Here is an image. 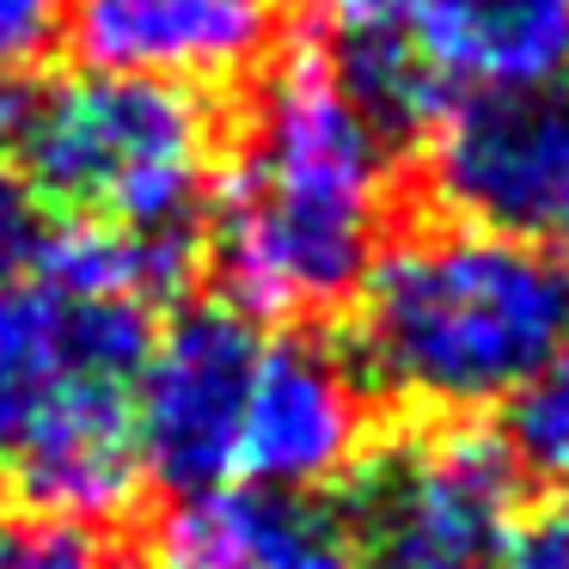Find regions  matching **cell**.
Instances as JSON below:
<instances>
[{
    "mask_svg": "<svg viewBox=\"0 0 569 569\" xmlns=\"http://www.w3.org/2000/svg\"><path fill=\"white\" fill-rule=\"evenodd\" d=\"M258 343L263 337L251 331V319L221 300L178 307L166 331H153L136 373V447L148 483H160L166 496L233 483Z\"/></svg>",
    "mask_w": 569,
    "mask_h": 569,
    "instance_id": "cell-5",
    "label": "cell"
},
{
    "mask_svg": "<svg viewBox=\"0 0 569 569\" xmlns=\"http://www.w3.org/2000/svg\"><path fill=\"white\" fill-rule=\"evenodd\" d=\"M0 569H123L111 527L50 508H0Z\"/></svg>",
    "mask_w": 569,
    "mask_h": 569,
    "instance_id": "cell-14",
    "label": "cell"
},
{
    "mask_svg": "<svg viewBox=\"0 0 569 569\" xmlns=\"http://www.w3.org/2000/svg\"><path fill=\"white\" fill-rule=\"evenodd\" d=\"M295 31V0H68L62 43L92 74L214 92L258 80Z\"/></svg>",
    "mask_w": 569,
    "mask_h": 569,
    "instance_id": "cell-7",
    "label": "cell"
},
{
    "mask_svg": "<svg viewBox=\"0 0 569 569\" xmlns=\"http://www.w3.org/2000/svg\"><path fill=\"white\" fill-rule=\"evenodd\" d=\"M0 141L38 214L123 233H202L227 129L209 92L129 74L19 87Z\"/></svg>",
    "mask_w": 569,
    "mask_h": 569,
    "instance_id": "cell-3",
    "label": "cell"
},
{
    "mask_svg": "<svg viewBox=\"0 0 569 569\" xmlns=\"http://www.w3.org/2000/svg\"><path fill=\"white\" fill-rule=\"evenodd\" d=\"M38 239H43V214H38V202H31L7 141H0V288L19 282V270L38 258Z\"/></svg>",
    "mask_w": 569,
    "mask_h": 569,
    "instance_id": "cell-16",
    "label": "cell"
},
{
    "mask_svg": "<svg viewBox=\"0 0 569 569\" xmlns=\"http://www.w3.org/2000/svg\"><path fill=\"white\" fill-rule=\"evenodd\" d=\"M422 141H429V190L447 214L545 239V221L569 184V99L557 92L459 99Z\"/></svg>",
    "mask_w": 569,
    "mask_h": 569,
    "instance_id": "cell-8",
    "label": "cell"
},
{
    "mask_svg": "<svg viewBox=\"0 0 569 569\" xmlns=\"http://www.w3.org/2000/svg\"><path fill=\"white\" fill-rule=\"evenodd\" d=\"M417 50L453 104L551 92L569 68V0H417Z\"/></svg>",
    "mask_w": 569,
    "mask_h": 569,
    "instance_id": "cell-11",
    "label": "cell"
},
{
    "mask_svg": "<svg viewBox=\"0 0 569 569\" xmlns=\"http://www.w3.org/2000/svg\"><path fill=\"white\" fill-rule=\"evenodd\" d=\"M373 453V392L343 343L319 331H282L258 343L239 422L233 478L288 496H319L356 478Z\"/></svg>",
    "mask_w": 569,
    "mask_h": 569,
    "instance_id": "cell-6",
    "label": "cell"
},
{
    "mask_svg": "<svg viewBox=\"0 0 569 569\" xmlns=\"http://www.w3.org/2000/svg\"><path fill=\"white\" fill-rule=\"evenodd\" d=\"M148 312L74 300L50 282L0 288V459L13 453L74 386L129 380L148 361Z\"/></svg>",
    "mask_w": 569,
    "mask_h": 569,
    "instance_id": "cell-9",
    "label": "cell"
},
{
    "mask_svg": "<svg viewBox=\"0 0 569 569\" xmlns=\"http://www.w3.org/2000/svg\"><path fill=\"white\" fill-rule=\"evenodd\" d=\"M398 202V141L343 87L325 43H288L209 197V263L239 319H319L356 300Z\"/></svg>",
    "mask_w": 569,
    "mask_h": 569,
    "instance_id": "cell-1",
    "label": "cell"
},
{
    "mask_svg": "<svg viewBox=\"0 0 569 569\" xmlns=\"http://www.w3.org/2000/svg\"><path fill=\"white\" fill-rule=\"evenodd\" d=\"M502 569H569V496H545L539 508L515 515Z\"/></svg>",
    "mask_w": 569,
    "mask_h": 569,
    "instance_id": "cell-17",
    "label": "cell"
},
{
    "mask_svg": "<svg viewBox=\"0 0 569 569\" xmlns=\"http://www.w3.org/2000/svg\"><path fill=\"white\" fill-rule=\"evenodd\" d=\"M520 466L496 429L429 417L356 471L349 532L361 569H502Z\"/></svg>",
    "mask_w": 569,
    "mask_h": 569,
    "instance_id": "cell-4",
    "label": "cell"
},
{
    "mask_svg": "<svg viewBox=\"0 0 569 569\" xmlns=\"http://www.w3.org/2000/svg\"><path fill=\"white\" fill-rule=\"evenodd\" d=\"M153 569H361L356 532L319 496L214 483L172 496L148 539Z\"/></svg>",
    "mask_w": 569,
    "mask_h": 569,
    "instance_id": "cell-10",
    "label": "cell"
},
{
    "mask_svg": "<svg viewBox=\"0 0 569 569\" xmlns=\"http://www.w3.org/2000/svg\"><path fill=\"white\" fill-rule=\"evenodd\" d=\"M62 7L68 0H0V92L26 87L62 43Z\"/></svg>",
    "mask_w": 569,
    "mask_h": 569,
    "instance_id": "cell-15",
    "label": "cell"
},
{
    "mask_svg": "<svg viewBox=\"0 0 569 569\" xmlns=\"http://www.w3.org/2000/svg\"><path fill=\"white\" fill-rule=\"evenodd\" d=\"M569 337V276L539 239L441 214L380 246L349 300V361L368 392L422 417L508 405Z\"/></svg>",
    "mask_w": 569,
    "mask_h": 569,
    "instance_id": "cell-2",
    "label": "cell"
},
{
    "mask_svg": "<svg viewBox=\"0 0 569 569\" xmlns=\"http://www.w3.org/2000/svg\"><path fill=\"white\" fill-rule=\"evenodd\" d=\"M545 239H551V258L563 263V276H569V184H563V197H557V209H551V221H545Z\"/></svg>",
    "mask_w": 569,
    "mask_h": 569,
    "instance_id": "cell-18",
    "label": "cell"
},
{
    "mask_svg": "<svg viewBox=\"0 0 569 569\" xmlns=\"http://www.w3.org/2000/svg\"><path fill=\"white\" fill-rule=\"evenodd\" d=\"M502 447L515 453L520 478L551 483L557 496H569V337L532 368V380L508 398L502 417Z\"/></svg>",
    "mask_w": 569,
    "mask_h": 569,
    "instance_id": "cell-13",
    "label": "cell"
},
{
    "mask_svg": "<svg viewBox=\"0 0 569 569\" xmlns=\"http://www.w3.org/2000/svg\"><path fill=\"white\" fill-rule=\"evenodd\" d=\"M38 282L62 288L74 300L148 312L184 295L190 263H197V233H123V227H80L56 221L38 239Z\"/></svg>",
    "mask_w": 569,
    "mask_h": 569,
    "instance_id": "cell-12",
    "label": "cell"
}]
</instances>
